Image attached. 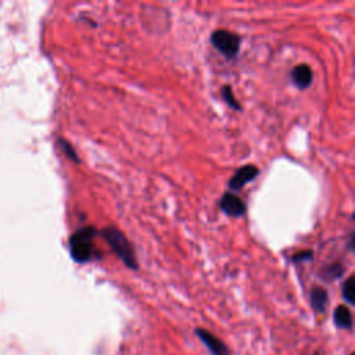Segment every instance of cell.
<instances>
[{"mask_svg": "<svg viewBox=\"0 0 355 355\" xmlns=\"http://www.w3.org/2000/svg\"><path fill=\"white\" fill-rule=\"evenodd\" d=\"M101 234L104 240L110 244V247L114 250V252L122 259V262L130 268V269H137V261L135 257V251L126 239V236L118 230L116 227L107 226L101 230Z\"/></svg>", "mask_w": 355, "mask_h": 355, "instance_id": "obj_1", "label": "cell"}, {"mask_svg": "<svg viewBox=\"0 0 355 355\" xmlns=\"http://www.w3.org/2000/svg\"><path fill=\"white\" fill-rule=\"evenodd\" d=\"M96 236V229L86 226L73 233L69 239V251L76 262H87L93 255V237Z\"/></svg>", "mask_w": 355, "mask_h": 355, "instance_id": "obj_2", "label": "cell"}, {"mask_svg": "<svg viewBox=\"0 0 355 355\" xmlns=\"http://www.w3.org/2000/svg\"><path fill=\"white\" fill-rule=\"evenodd\" d=\"M211 43L225 57L233 58L240 50V37L234 32L226 29H216L211 35Z\"/></svg>", "mask_w": 355, "mask_h": 355, "instance_id": "obj_3", "label": "cell"}, {"mask_svg": "<svg viewBox=\"0 0 355 355\" xmlns=\"http://www.w3.org/2000/svg\"><path fill=\"white\" fill-rule=\"evenodd\" d=\"M194 333L198 337V340L205 345V348L211 352V355H230L229 347L214 333L202 327H196Z\"/></svg>", "mask_w": 355, "mask_h": 355, "instance_id": "obj_4", "label": "cell"}, {"mask_svg": "<svg viewBox=\"0 0 355 355\" xmlns=\"http://www.w3.org/2000/svg\"><path fill=\"white\" fill-rule=\"evenodd\" d=\"M258 172L259 171L255 165H244V166L239 168L234 172V175L232 176V179L229 180V189L240 190L243 186H245L247 183L254 180L255 176L258 175Z\"/></svg>", "mask_w": 355, "mask_h": 355, "instance_id": "obj_5", "label": "cell"}, {"mask_svg": "<svg viewBox=\"0 0 355 355\" xmlns=\"http://www.w3.org/2000/svg\"><path fill=\"white\" fill-rule=\"evenodd\" d=\"M220 208L226 215L234 216V218H239V216L244 215V212H245V204L236 194H233L230 191H226L222 196Z\"/></svg>", "mask_w": 355, "mask_h": 355, "instance_id": "obj_6", "label": "cell"}, {"mask_svg": "<svg viewBox=\"0 0 355 355\" xmlns=\"http://www.w3.org/2000/svg\"><path fill=\"white\" fill-rule=\"evenodd\" d=\"M291 79L298 89H306L312 83V69L306 64L295 65L291 72Z\"/></svg>", "mask_w": 355, "mask_h": 355, "instance_id": "obj_7", "label": "cell"}, {"mask_svg": "<svg viewBox=\"0 0 355 355\" xmlns=\"http://www.w3.org/2000/svg\"><path fill=\"white\" fill-rule=\"evenodd\" d=\"M333 319H334V324L338 329H345V330L352 329V313H351V311L347 305L336 306L334 313H333Z\"/></svg>", "mask_w": 355, "mask_h": 355, "instance_id": "obj_8", "label": "cell"}, {"mask_svg": "<svg viewBox=\"0 0 355 355\" xmlns=\"http://www.w3.org/2000/svg\"><path fill=\"white\" fill-rule=\"evenodd\" d=\"M327 302H329V295L324 288L313 287L311 290V306L313 308L315 312L324 313Z\"/></svg>", "mask_w": 355, "mask_h": 355, "instance_id": "obj_9", "label": "cell"}, {"mask_svg": "<svg viewBox=\"0 0 355 355\" xmlns=\"http://www.w3.org/2000/svg\"><path fill=\"white\" fill-rule=\"evenodd\" d=\"M341 293H343V298H344L349 305H352V304L355 302V300H354V295H355V279H354L352 275L344 282Z\"/></svg>", "mask_w": 355, "mask_h": 355, "instance_id": "obj_10", "label": "cell"}, {"mask_svg": "<svg viewBox=\"0 0 355 355\" xmlns=\"http://www.w3.org/2000/svg\"><path fill=\"white\" fill-rule=\"evenodd\" d=\"M222 97H223V100L232 107V108H234V110H241V105L239 104V101H237V98H236V96H234V93H233V90H232V87L230 86H223V89H222Z\"/></svg>", "mask_w": 355, "mask_h": 355, "instance_id": "obj_11", "label": "cell"}, {"mask_svg": "<svg viewBox=\"0 0 355 355\" xmlns=\"http://www.w3.org/2000/svg\"><path fill=\"white\" fill-rule=\"evenodd\" d=\"M343 275V266L340 263H334V265H330L327 269H326V277L327 279H338L341 277Z\"/></svg>", "mask_w": 355, "mask_h": 355, "instance_id": "obj_12", "label": "cell"}, {"mask_svg": "<svg viewBox=\"0 0 355 355\" xmlns=\"http://www.w3.org/2000/svg\"><path fill=\"white\" fill-rule=\"evenodd\" d=\"M60 146H61V148L64 150V153L67 154V157H68V158H71V159H72V161H75V162H79V158L76 157L75 150L72 148V146H71L68 141H65V140L60 139Z\"/></svg>", "mask_w": 355, "mask_h": 355, "instance_id": "obj_13", "label": "cell"}, {"mask_svg": "<svg viewBox=\"0 0 355 355\" xmlns=\"http://www.w3.org/2000/svg\"><path fill=\"white\" fill-rule=\"evenodd\" d=\"M312 259V251L306 250V251H301V252H297L294 257H293V261L294 262H301V261H309Z\"/></svg>", "mask_w": 355, "mask_h": 355, "instance_id": "obj_14", "label": "cell"}, {"mask_svg": "<svg viewBox=\"0 0 355 355\" xmlns=\"http://www.w3.org/2000/svg\"><path fill=\"white\" fill-rule=\"evenodd\" d=\"M349 355H354V352H351V354H349Z\"/></svg>", "mask_w": 355, "mask_h": 355, "instance_id": "obj_15", "label": "cell"}, {"mask_svg": "<svg viewBox=\"0 0 355 355\" xmlns=\"http://www.w3.org/2000/svg\"><path fill=\"white\" fill-rule=\"evenodd\" d=\"M315 355H319V354H315Z\"/></svg>", "mask_w": 355, "mask_h": 355, "instance_id": "obj_16", "label": "cell"}]
</instances>
